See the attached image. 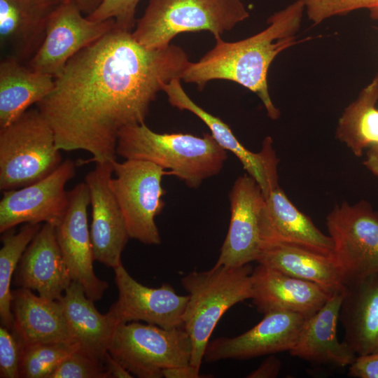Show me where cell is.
<instances>
[{
    "label": "cell",
    "mask_w": 378,
    "mask_h": 378,
    "mask_svg": "<svg viewBox=\"0 0 378 378\" xmlns=\"http://www.w3.org/2000/svg\"><path fill=\"white\" fill-rule=\"evenodd\" d=\"M190 62L179 46L148 49L115 27L68 61L37 108L60 150H83L90 162H113L120 130L144 122L158 92L181 79Z\"/></svg>",
    "instance_id": "cell-1"
},
{
    "label": "cell",
    "mask_w": 378,
    "mask_h": 378,
    "mask_svg": "<svg viewBox=\"0 0 378 378\" xmlns=\"http://www.w3.org/2000/svg\"><path fill=\"white\" fill-rule=\"evenodd\" d=\"M305 11L304 0H296L272 15L262 31L244 39L227 42L215 38L214 46L197 62H190L182 77L185 83L199 89L214 80L237 83L256 94L267 115L272 120L280 115L268 90L267 73L275 57L297 43L295 34Z\"/></svg>",
    "instance_id": "cell-2"
},
{
    "label": "cell",
    "mask_w": 378,
    "mask_h": 378,
    "mask_svg": "<svg viewBox=\"0 0 378 378\" xmlns=\"http://www.w3.org/2000/svg\"><path fill=\"white\" fill-rule=\"evenodd\" d=\"M116 153L125 160L151 162L168 170L192 188L218 174L227 158L211 134L158 133L145 122L122 128Z\"/></svg>",
    "instance_id": "cell-3"
},
{
    "label": "cell",
    "mask_w": 378,
    "mask_h": 378,
    "mask_svg": "<svg viewBox=\"0 0 378 378\" xmlns=\"http://www.w3.org/2000/svg\"><path fill=\"white\" fill-rule=\"evenodd\" d=\"M253 268L249 264L231 267L215 265L184 275L181 283L188 293L183 328L192 344L190 365L200 370L210 337L222 316L253 294Z\"/></svg>",
    "instance_id": "cell-4"
},
{
    "label": "cell",
    "mask_w": 378,
    "mask_h": 378,
    "mask_svg": "<svg viewBox=\"0 0 378 378\" xmlns=\"http://www.w3.org/2000/svg\"><path fill=\"white\" fill-rule=\"evenodd\" d=\"M248 17L241 0H148L132 34L145 48L161 49L183 32L207 31L220 37Z\"/></svg>",
    "instance_id": "cell-5"
},
{
    "label": "cell",
    "mask_w": 378,
    "mask_h": 378,
    "mask_svg": "<svg viewBox=\"0 0 378 378\" xmlns=\"http://www.w3.org/2000/svg\"><path fill=\"white\" fill-rule=\"evenodd\" d=\"M62 162L55 132L38 108L0 128V190L18 189L48 176Z\"/></svg>",
    "instance_id": "cell-6"
},
{
    "label": "cell",
    "mask_w": 378,
    "mask_h": 378,
    "mask_svg": "<svg viewBox=\"0 0 378 378\" xmlns=\"http://www.w3.org/2000/svg\"><path fill=\"white\" fill-rule=\"evenodd\" d=\"M108 351L132 375L161 378L165 369L190 365L192 344L183 327L131 321L117 326Z\"/></svg>",
    "instance_id": "cell-7"
},
{
    "label": "cell",
    "mask_w": 378,
    "mask_h": 378,
    "mask_svg": "<svg viewBox=\"0 0 378 378\" xmlns=\"http://www.w3.org/2000/svg\"><path fill=\"white\" fill-rule=\"evenodd\" d=\"M115 178L111 189L122 211L130 238L148 245H159L161 237L155 218L164 206L162 177L168 170L151 162L125 160L113 162Z\"/></svg>",
    "instance_id": "cell-8"
},
{
    "label": "cell",
    "mask_w": 378,
    "mask_h": 378,
    "mask_svg": "<svg viewBox=\"0 0 378 378\" xmlns=\"http://www.w3.org/2000/svg\"><path fill=\"white\" fill-rule=\"evenodd\" d=\"M326 226L345 284L378 272V211L368 202L336 205Z\"/></svg>",
    "instance_id": "cell-9"
},
{
    "label": "cell",
    "mask_w": 378,
    "mask_h": 378,
    "mask_svg": "<svg viewBox=\"0 0 378 378\" xmlns=\"http://www.w3.org/2000/svg\"><path fill=\"white\" fill-rule=\"evenodd\" d=\"M81 13L73 0L57 6L50 16L42 45L27 62L30 68L55 78L72 57L116 27L113 19L94 21Z\"/></svg>",
    "instance_id": "cell-10"
},
{
    "label": "cell",
    "mask_w": 378,
    "mask_h": 378,
    "mask_svg": "<svg viewBox=\"0 0 378 378\" xmlns=\"http://www.w3.org/2000/svg\"><path fill=\"white\" fill-rule=\"evenodd\" d=\"M75 173V163L66 159L46 178L18 189L3 191L1 234L22 223H48L56 226L69 204L65 186Z\"/></svg>",
    "instance_id": "cell-11"
},
{
    "label": "cell",
    "mask_w": 378,
    "mask_h": 378,
    "mask_svg": "<svg viewBox=\"0 0 378 378\" xmlns=\"http://www.w3.org/2000/svg\"><path fill=\"white\" fill-rule=\"evenodd\" d=\"M69 200L67 209L55 226L57 240L71 280L80 284L87 297L97 301L108 285L94 272V257L88 221L90 197L86 183H79L69 191Z\"/></svg>",
    "instance_id": "cell-12"
},
{
    "label": "cell",
    "mask_w": 378,
    "mask_h": 378,
    "mask_svg": "<svg viewBox=\"0 0 378 378\" xmlns=\"http://www.w3.org/2000/svg\"><path fill=\"white\" fill-rule=\"evenodd\" d=\"M118 298L108 310L117 323L142 321L165 329L183 327L189 296L163 284L150 288L135 280L122 264L113 269Z\"/></svg>",
    "instance_id": "cell-13"
},
{
    "label": "cell",
    "mask_w": 378,
    "mask_h": 378,
    "mask_svg": "<svg viewBox=\"0 0 378 378\" xmlns=\"http://www.w3.org/2000/svg\"><path fill=\"white\" fill-rule=\"evenodd\" d=\"M230 221L216 265L237 267L256 261L262 251L260 220L265 197L248 174L239 176L230 193Z\"/></svg>",
    "instance_id": "cell-14"
},
{
    "label": "cell",
    "mask_w": 378,
    "mask_h": 378,
    "mask_svg": "<svg viewBox=\"0 0 378 378\" xmlns=\"http://www.w3.org/2000/svg\"><path fill=\"white\" fill-rule=\"evenodd\" d=\"M306 318L286 311L264 314L263 318L245 332L232 337H220L207 344L203 360H246L290 351L295 345Z\"/></svg>",
    "instance_id": "cell-15"
},
{
    "label": "cell",
    "mask_w": 378,
    "mask_h": 378,
    "mask_svg": "<svg viewBox=\"0 0 378 378\" xmlns=\"http://www.w3.org/2000/svg\"><path fill=\"white\" fill-rule=\"evenodd\" d=\"M113 162H97L85 176L92 206L90 237L94 260L113 269L122 264L130 238L125 222L110 187Z\"/></svg>",
    "instance_id": "cell-16"
},
{
    "label": "cell",
    "mask_w": 378,
    "mask_h": 378,
    "mask_svg": "<svg viewBox=\"0 0 378 378\" xmlns=\"http://www.w3.org/2000/svg\"><path fill=\"white\" fill-rule=\"evenodd\" d=\"M162 91L166 93L172 106L181 111H188L204 122L217 143L238 158L248 174L260 186L265 197L279 186L277 173L279 160L270 137L265 139L259 152L253 153L239 141L226 123L199 106L190 98L182 87L181 78H175L167 83Z\"/></svg>",
    "instance_id": "cell-17"
},
{
    "label": "cell",
    "mask_w": 378,
    "mask_h": 378,
    "mask_svg": "<svg viewBox=\"0 0 378 378\" xmlns=\"http://www.w3.org/2000/svg\"><path fill=\"white\" fill-rule=\"evenodd\" d=\"M262 248L288 245L333 258V242L277 186L265 197L260 220Z\"/></svg>",
    "instance_id": "cell-18"
},
{
    "label": "cell",
    "mask_w": 378,
    "mask_h": 378,
    "mask_svg": "<svg viewBox=\"0 0 378 378\" xmlns=\"http://www.w3.org/2000/svg\"><path fill=\"white\" fill-rule=\"evenodd\" d=\"M71 281L57 240L55 226L43 223L23 253L13 284L18 288L37 291L44 299L58 300Z\"/></svg>",
    "instance_id": "cell-19"
},
{
    "label": "cell",
    "mask_w": 378,
    "mask_h": 378,
    "mask_svg": "<svg viewBox=\"0 0 378 378\" xmlns=\"http://www.w3.org/2000/svg\"><path fill=\"white\" fill-rule=\"evenodd\" d=\"M251 300L262 313L286 311L306 318L316 313L333 293L315 283L259 264L253 270Z\"/></svg>",
    "instance_id": "cell-20"
},
{
    "label": "cell",
    "mask_w": 378,
    "mask_h": 378,
    "mask_svg": "<svg viewBox=\"0 0 378 378\" xmlns=\"http://www.w3.org/2000/svg\"><path fill=\"white\" fill-rule=\"evenodd\" d=\"M59 0H0V47L22 63L37 52Z\"/></svg>",
    "instance_id": "cell-21"
},
{
    "label": "cell",
    "mask_w": 378,
    "mask_h": 378,
    "mask_svg": "<svg viewBox=\"0 0 378 378\" xmlns=\"http://www.w3.org/2000/svg\"><path fill=\"white\" fill-rule=\"evenodd\" d=\"M343 294L344 289L334 292L316 313L305 319L298 341L289 351L291 356L337 367L349 366L354 362L356 354L337 336Z\"/></svg>",
    "instance_id": "cell-22"
},
{
    "label": "cell",
    "mask_w": 378,
    "mask_h": 378,
    "mask_svg": "<svg viewBox=\"0 0 378 378\" xmlns=\"http://www.w3.org/2000/svg\"><path fill=\"white\" fill-rule=\"evenodd\" d=\"M339 321L357 356L378 352V272L345 284Z\"/></svg>",
    "instance_id": "cell-23"
},
{
    "label": "cell",
    "mask_w": 378,
    "mask_h": 378,
    "mask_svg": "<svg viewBox=\"0 0 378 378\" xmlns=\"http://www.w3.org/2000/svg\"><path fill=\"white\" fill-rule=\"evenodd\" d=\"M11 330L22 345L74 342L58 300L35 295L31 290H12Z\"/></svg>",
    "instance_id": "cell-24"
},
{
    "label": "cell",
    "mask_w": 378,
    "mask_h": 378,
    "mask_svg": "<svg viewBox=\"0 0 378 378\" xmlns=\"http://www.w3.org/2000/svg\"><path fill=\"white\" fill-rule=\"evenodd\" d=\"M58 301L78 349L104 362L118 325L117 321L110 313L99 312L94 301L87 297L83 286L77 281L71 282Z\"/></svg>",
    "instance_id": "cell-25"
},
{
    "label": "cell",
    "mask_w": 378,
    "mask_h": 378,
    "mask_svg": "<svg viewBox=\"0 0 378 378\" xmlns=\"http://www.w3.org/2000/svg\"><path fill=\"white\" fill-rule=\"evenodd\" d=\"M55 78L10 57L0 62V128L4 127L31 105L52 90Z\"/></svg>",
    "instance_id": "cell-26"
},
{
    "label": "cell",
    "mask_w": 378,
    "mask_h": 378,
    "mask_svg": "<svg viewBox=\"0 0 378 378\" xmlns=\"http://www.w3.org/2000/svg\"><path fill=\"white\" fill-rule=\"evenodd\" d=\"M259 264L289 276L315 283L334 293L345 286L343 273L335 259L302 248L274 245L262 250Z\"/></svg>",
    "instance_id": "cell-27"
},
{
    "label": "cell",
    "mask_w": 378,
    "mask_h": 378,
    "mask_svg": "<svg viewBox=\"0 0 378 378\" xmlns=\"http://www.w3.org/2000/svg\"><path fill=\"white\" fill-rule=\"evenodd\" d=\"M378 85L374 79L344 109L337 129V138L357 157L378 145Z\"/></svg>",
    "instance_id": "cell-28"
},
{
    "label": "cell",
    "mask_w": 378,
    "mask_h": 378,
    "mask_svg": "<svg viewBox=\"0 0 378 378\" xmlns=\"http://www.w3.org/2000/svg\"><path fill=\"white\" fill-rule=\"evenodd\" d=\"M41 224L24 223L20 231L9 229L1 233L0 250V319L1 325L11 330V283L20 260L27 246L37 234Z\"/></svg>",
    "instance_id": "cell-29"
},
{
    "label": "cell",
    "mask_w": 378,
    "mask_h": 378,
    "mask_svg": "<svg viewBox=\"0 0 378 378\" xmlns=\"http://www.w3.org/2000/svg\"><path fill=\"white\" fill-rule=\"evenodd\" d=\"M78 348L74 342L22 345L20 378H50L59 365Z\"/></svg>",
    "instance_id": "cell-30"
},
{
    "label": "cell",
    "mask_w": 378,
    "mask_h": 378,
    "mask_svg": "<svg viewBox=\"0 0 378 378\" xmlns=\"http://www.w3.org/2000/svg\"><path fill=\"white\" fill-rule=\"evenodd\" d=\"M308 18L316 25L326 19L368 9L373 20H378V0H304Z\"/></svg>",
    "instance_id": "cell-31"
},
{
    "label": "cell",
    "mask_w": 378,
    "mask_h": 378,
    "mask_svg": "<svg viewBox=\"0 0 378 378\" xmlns=\"http://www.w3.org/2000/svg\"><path fill=\"white\" fill-rule=\"evenodd\" d=\"M50 378H110L104 362L78 348L71 353Z\"/></svg>",
    "instance_id": "cell-32"
},
{
    "label": "cell",
    "mask_w": 378,
    "mask_h": 378,
    "mask_svg": "<svg viewBox=\"0 0 378 378\" xmlns=\"http://www.w3.org/2000/svg\"><path fill=\"white\" fill-rule=\"evenodd\" d=\"M140 0H102L87 18L94 21L113 19L117 28L132 31L135 27V11Z\"/></svg>",
    "instance_id": "cell-33"
},
{
    "label": "cell",
    "mask_w": 378,
    "mask_h": 378,
    "mask_svg": "<svg viewBox=\"0 0 378 378\" xmlns=\"http://www.w3.org/2000/svg\"><path fill=\"white\" fill-rule=\"evenodd\" d=\"M22 345L13 331L0 326V377L20 378Z\"/></svg>",
    "instance_id": "cell-34"
},
{
    "label": "cell",
    "mask_w": 378,
    "mask_h": 378,
    "mask_svg": "<svg viewBox=\"0 0 378 378\" xmlns=\"http://www.w3.org/2000/svg\"><path fill=\"white\" fill-rule=\"evenodd\" d=\"M348 374L356 378H378V352L358 356L349 366Z\"/></svg>",
    "instance_id": "cell-35"
},
{
    "label": "cell",
    "mask_w": 378,
    "mask_h": 378,
    "mask_svg": "<svg viewBox=\"0 0 378 378\" xmlns=\"http://www.w3.org/2000/svg\"><path fill=\"white\" fill-rule=\"evenodd\" d=\"M281 368V360L271 354L256 369L251 371L246 377L274 378L279 375Z\"/></svg>",
    "instance_id": "cell-36"
},
{
    "label": "cell",
    "mask_w": 378,
    "mask_h": 378,
    "mask_svg": "<svg viewBox=\"0 0 378 378\" xmlns=\"http://www.w3.org/2000/svg\"><path fill=\"white\" fill-rule=\"evenodd\" d=\"M104 364L110 378H132L134 377L108 351L104 356Z\"/></svg>",
    "instance_id": "cell-37"
},
{
    "label": "cell",
    "mask_w": 378,
    "mask_h": 378,
    "mask_svg": "<svg viewBox=\"0 0 378 378\" xmlns=\"http://www.w3.org/2000/svg\"><path fill=\"white\" fill-rule=\"evenodd\" d=\"M163 377L166 378H201L206 377L202 376L200 370L189 365L181 367L167 368L162 372Z\"/></svg>",
    "instance_id": "cell-38"
},
{
    "label": "cell",
    "mask_w": 378,
    "mask_h": 378,
    "mask_svg": "<svg viewBox=\"0 0 378 378\" xmlns=\"http://www.w3.org/2000/svg\"><path fill=\"white\" fill-rule=\"evenodd\" d=\"M363 163L368 170L378 177V145L368 149Z\"/></svg>",
    "instance_id": "cell-39"
},
{
    "label": "cell",
    "mask_w": 378,
    "mask_h": 378,
    "mask_svg": "<svg viewBox=\"0 0 378 378\" xmlns=\"http://www.w3.org/2000/svg\"><path fill=\"white\" fill-rule=\"evenodd\" d=\"M83 13L90 15L100 5L102 0H73Z\"/></svg>",
    "instance_id": "cell-40"
},
{
    "label": "cell",
    "mask_w": 378,
    "mask_h": 378,
    "mask_svg": "<svg viewBox=\"0 0 378 378\" xmlns=\"http://www.w3.org/2000/svg\"><path fill=\"white\" fill-rule=\"evenodd\" d=\"M374 78L376 79L377 85H378V72H377V75L374 76Z\"/></svg>",
    "instance_id": "cell-41"
},
{
    "label": "cell",
    "mask_w": 378,
    "mask_h": 378,
    "mask_svg": "<svg viewBox=\"0 0 378 378\" xmlns=\"http://www.w3.org/2000/svg\"><path fill=\"white\" fill-rule=\"evenodd\" d=\"M60 1H67V0H59Z\"/></svg>",
    "instance_id": "cell-42"
}]
</instances>
